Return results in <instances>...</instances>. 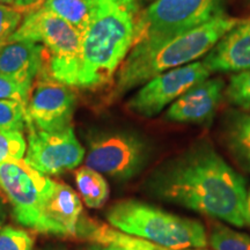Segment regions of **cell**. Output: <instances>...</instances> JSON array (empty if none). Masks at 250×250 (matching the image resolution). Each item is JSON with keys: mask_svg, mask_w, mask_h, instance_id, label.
<instances>
[{"mask_svg": "<svg viewBox=\"0 0 250 250\" xmlns=\"http://www.w3.org/2000/svg\"><path fill=\"white\" fill-rule=\"evenodd\" d=\"M145 188L162 202L236 227L247 225L246 181L206 140H199L159 166Z\"/></svg>", "mask_w": 250, "mask_h": 250, "instance_id": "obj_1", "label": "cell"}, {"mask_svg": "<svg viewBox=\"0 0 250 250\" xmlns=\"http://www.w3.org/2000/svg\"><path fill=\"white\" fill-rule=\"evenodd\" d=\"M89 22L81 35L79 89L109 85L132 49L139 0H89Z\"/></svg>", "mask_w": 250, "mask_h": 250, "instance_id": "obj_2", "label": "cell"}, {"mask_svg": "<svg viewBox=\"0 0 250 250\" xmlns=\"http://www.w3.org/2000/svg\"><path fill=\"white\" fill-rule=\"evenodd\" d=\"M239 22L237 19L225 14L164 42L133 45L115 76V86L109 102L120 99L136 87L143 86L159 74L204 57L215 43Z\"/></svg>", "mask_w": 250, "mask_h": 250, "instance_id": "obj_3", "label": "cell"}, {"mask_svg": "<svg viewBox=\"0 0 250 250\" xmlns=\"http://www.w3.org/2000/svg\"><path fill=\"white\" fill-rule=\"evenodd\" d=\"M121 232L170 249H201L208 245L205 227L195 219L180 217L136 199L116 202L105 213Z\"/></svg>", "mask_w": 250, "mask_h": 250, "instance_id": "obj_4", "label": "cell"}, {"mask_svg": "<svg viewBox=\"0 0 250 250\" xmlns=\"http://www.w3.org/2000/svg\"><path fill=\"white\" fill-rule=\"evenodd\" d=\"M29 41L45 49L44 72L50 78L77 88L80 72L81 35L71 24L49 9L26 14L15 33L6 42Z\"/></svg>", "mask_w": 250, "mask_h": 250, "instance_id": "obj_5", "label": "cell"}, {"mask_svg": "<svg viewBox=\"0 0 250 250\" xmlns=\"http://www.w3.org/2000/svg\"><path fill=\"white\" fill-rule=\"evenodd\" d=\"M226 0H155L142 9L133 45H151L210 22L225 12Z\"/></svg>", "mask_w": 250, "mask_h": 250, "instance_id": "obj_6", "label": "cell"}, {"mask_svg": "<svg viewBox=\"0 0 250 250\" xmlns=\"http://www.w3.org/2000/svg\"><path fill=\"white\" fill-rule=\"evenodd\" d=\"M85 165L120 182L142 173L152 156V147L139 134L130 131H102L87 139Z\"/></svg>", "mask_w": 250, "mask_h": 250, "instance_id": "obj_7", "label": "cell"}, {"mask_svg": "<svg viewBox=\"0 0 250 250\" xmlns=\"http://www.w3.org/2000/svg\"><path fill=\"white\" fill-rule=\"evenodd\" d=\"M54 180L24 159L0 165V189L7 196L17 223L43 234V215Z\"/></svg>", "mask_w": 250, "mask_h": 250, "instance_id": "obj_8", "label": "cell"}, {"mask_svg": "<svg viewBox=\"0 0 250 250\" xmlns=\"http://www.w3.org/2000/svg\"><path fill=\"white\" fill-rule=\"evenodd\" d=\"M76 105L74 88L54 80L43 70L34 81L27 102V130H66L73 126Z\"/></svg>", "mask_w": 250, "mask_h": 250, "instance_id": "obj_9", "label": "cell"}, {"mask_svg": "<svg viewBox=\"0 0 250 250\" xmlns=\"http://www.w3.org/2000/svg\"><path fill=\"white\" fill-rule=\"evenodd\" d=\"M210 74L198 61L159 74L140 86L126 103L127 110L142 117H154L193 85L210 78Z\"/></svg>", "mask_w": 250, "mask_h": 250, "instance_id": "obj_10", "label": "cell"}, {"mask_svg": "<svg viewBox=\"0 0 250 250\" xmlns=\"http://www.w3.org/2000/svg\"><path fill=\"white\" fill-rule=\"evenodd\" d=\"M86 155L73 126L62 131L28 129L26 160L43 175H59L80 166Z\"/></svg>", "mask_w": 250, "mask_h": 250, "instance_id": "obj_11", "label": "cell"}, {"mask_svg": "<svg viewBox=\"0 0 250 250\" xmlns=\"http://www.w3.org/2000/svg\"><path fill=\"white\" fill-rule=\"evenodd\" d=\"M225 81L220 78L208 79L191 88L171 103L166 112L168 122L182 124H206L212 121L223 100Z\"/></svg>", "mask_w": 250, "mask_h": 250, "instance_id": "obj_12", "label": "cell"}, {"mask_svg": "<svg viewBox=\"0 0 250 250\" xmlns=\"http://www.w3.org/2000/svg\"><path fill=\"white\" fill-rule=\"evenodd\" d=\"M202 62L210 73L250 70V21H240L228 30Z\"/></svg>", "mask_w": 250, "mask_h": 250, "instance_id": "obj_13", "label": "cell"}, {"mask_svg": "<svg viewBox=\"0 0 250 250\" xmlns=\"http://www.w3.org/2000/svg\"><path fill=\"white\" fill-rule=\"evenodd\" d=\"M83 213V204L77 192L67 184L54 181L43 215V234L77 235V226Z\"/></svg>", "mask_w": 250, "mask_h": 250, "instance_id": "obj_14", "label": "cell"}, {"mask_svg": "<svg viewBox=\"0 0 250 250\" xmlns=\"http://www.w3.org/2000/svg\"><path fill=\"white\" fill-rule=\"evenodd\" d=\"M45 49L29 41L4 42L0 44V73L33 86L45 67Z\"/></svg>", "mask_w": 250, "mask_h": 250, "instance_id": "obj_15", "label": "cell"}, {"mask_svg": "<svg viewBox=\"0 0 250 250\" xmlns=\"http://www.w3.org/2000/svg\"><path fill=\"white\" fill-rule=\"evenodd\" d=\"M223 140L236 164L250 173V112L232 111L227 115Z\"/></svg>", "mask_w": 250, "mask_h": 250, "instance_id": "obj_16", "label": "cell"}, {"mask_svg": "<svg viewBox=\"0 0 250 250\" xmlns=\"http://www.w3.org/2000/svg\"><path fill=\"white\" fill-rule=\"evenodd\" d=\"M74 175L83 203L90 208H102L109 197V186L102 174L85 166L77 169Z\"/></svg>", "mask_w": 250, "mask_h": 250, "instance_id": "obj_17", "label": "cell"}, {"mask_svg": "<svg viewBox=\"0 0 250 250\" xmlns=\"http://www.w3.org/2000/svg\"><path fill=\"white\" fill-rule=\"evenodd\" d=\"M42 7L58 15L83 35L89 22V0H45Z\"/></svg>", "mask_w": 250, "mask_h": 250, "instance_id": "obj_18", "label": "cell"}, {"mask_svg": "<svg viewBox=\"0 0 250 250\" xmlns=\"http://www.w3.org/2000/svg\"><path fill=\"white\" fill-rule=\"evenodd\" d=\"M208 241L213 250H250V236L221 224L211 225Z\"/></svg>", "mask_w": 250, "mask_h": 250, "instance_id": "obj_19", "label": "cell"}, {"mask_svg": "<svg viewBox=\"0 0 250 250\" xmlns=\"http://www.w3.org/2000/svg\"><path fill=\"white\" fill-rule=\"evenodd\" d=\"M27 129L26 104L15 100H0V131Z\"/></svg>", "mask_w": 250, "mask_h": 250, "instance_id": "obj_20", "label": "cell"}, {"mask_svg": "<svg viewBox=\"0 0 250 250\" xmlns=\"http://www.w3.org/2000/svg\"><path fill=\"white\" fill-rule=\"evenodd\" d=\"M226 98L230 104L250 110V70L239 72L230 78L226 87Z\"/></svg>", "mask_w": 250, "mask_h": 250, "instance_id": "obj_21", "label": "cell"}, {"mask_svg": "<svg viewBox=\"0 0 250 250\" xmlns=\"http://www.w3.org/2000/svg\"><path fill=\"white\" fill-rule=\"evenodd\" d=\"M27 143L20 131H0V165L23 159Z\"/></svg>", "mask_w": 250, "mask_h": 250, "instance_id": "obj_22", "label": "cell"}, {"mask_svg": "<svg viewBox=\"0 0 250 250\" xmlns=\"http://www.w3.org/2000/svg\"><path fill=\"white\" fill-rule=\"evenodd\" d=\"M34 239L26 230L13 226L0 227V250H33Z\"/></svg>", "mask_w": 250, "mask_h": 250, "instance_id": "obj_23", "label": "cell"}, {"mask_svg": "<svg viewBox=\"0 0 250 250\" xmlns=\"http://www.w3.org/2000/svg\"><path fill=\"white\" fill-rule=\"evenodd\" d=\"M23 20V13L12 5L0 4V44L6 42Z\"/></svg>", "mask_w": 250, "mask_h": 250, "instance_id": "obj_24", "label": "cell"}, {"mask_svg": "<svg viewBox=\"0 0 250 250\" xmlns=\"http://www.w3.org/2000/svg\"><path fill=\"white\" fill-rule=\"evenodd\" d=\"M31 86L23 85L0 73V100H15L26 104L29 99Z\"/></svg>", "mask_w": 250, "mask_h": 250, "instance_id": "obj_25", "label": "cell"}, {"mask_svg": "<svg viewBox=\"0 0 250 250\" xmlns=\"http://www.w3.org/2000/svg\"><path fill=\"white\" fill-rule=\"evenodd\" d=\"M44 1L45 0H13V5L12 6L17 8L18 11L22 12L23 14H28L40 8L41 6L44 4Z\"/></svg>", "mask_w": 250, "mask_h": 250, "instance_id": "obj_26", "label": "cell"}, {"mask_svg": "<svg viewBox=\"0 0 250 250\" xmlns=\"http://www.w3.org/2000/svg\"><path fill=\"white\" fill-rule=\"evenodd\" d=\"M246 217L247 224L250 226V189L247 190V201H246Z\"/></svg>", "mask_w": 250, "mask_h": 250, "instance_id": "obj_27", "label": "cell"}, {"mask_svg": "<svg viewBox=\"0 0 250 250\" xmlns=\"http://www.w3.org/2000/svg\"><path fill=\"white\" fill-rule=\"evenodd\" d=\"M6 219V208L4 205V202L1 201V198H0V226H1V224L4 223Z\"/></svg>", "mask_w": 250, "mask_h": 250, "instance_id": "obj_28", "label": "cell"}, {"mask_svg": "<svg viewBox=\"0 0 250 250\" xmlns=\"http://www.w3.org/2000/svg\"><path fill=\"white\" fill-rule=\"evenodd\" d=\"M92 250H122V249L110 248V247H96V248H93Z\"/></svg>", "mask_w": 250, "mask_h": 250, "instance_id": "obj_29", "label": "cell"}, {"mask_svg": "<svg viewBox=\"0 0 250 250\" xmlns=\"http://www.w3.org/2000/svg\"><path fill=\"white\" fill-rule=\"evenodd\" d=\"M0 4H5V5H13V0H0Z\"/></svg>", "mask_w": 250, "mask_h": 250, "instance_id": "obj_30", "label": "cell"}, {"mask_svg": "<svg viewBox=\"0 0 250 250\" xmlns=\"http://www.w3.org/2000/svg\"><path fill=\"white\" fill-rule=\"evenodd\" d=\"M140 2H149V4H151V2H153V1H155V0H139Z\"/></svg>", "mask_w": 250, "mask_h": 250, "instance_id": "obj_31", "label": "cell"}]
</instances>
